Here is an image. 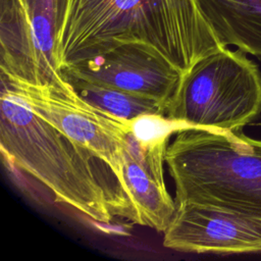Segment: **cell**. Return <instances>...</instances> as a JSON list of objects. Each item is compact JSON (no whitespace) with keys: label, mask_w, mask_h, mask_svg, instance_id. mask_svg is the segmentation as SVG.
Here are the masks:
<instances>
[{"label":"cell","mask_w":261,"mask_h":261,"mask_svg":"<svg viewBox=\"0 0 261 261\" xmlns=\"http://www.w3.org/2000/svg\"><path fill=\"white\" fill-rule=\"evenodd\" d=\"M0 149L12 166L53 195L104 225L115 217L139 224L137 210L111 168L37 115L1 80Z\"/></svg>","instance_id":"cell-1"},{"label":"cell","mask_w":261,"mask_h":261,"mask_svg":"<svg viewBox=\"0 0 261 261\" xmlns=\"http://www.w3.org/2000/svg\"><path fill=\"white\" fill-rule=\"evenodd\" d=\"M123 43L153 48L181 74L225 47L197 0H68L58 41L61 69Z\"/></svg>","instance_id":"cell-2"},{"label":"cell","mask_w":261,"mask_h":261,"mask_svg":"<svg viewBox=\"0 0 261 261\" xmlns=\"http://www.w3.org/2000/svg\"><path fill=\"white\" fill-rule=\"evenodd\" d=\"M175 205L229 210L261 220V141L242 130L184 126L165 151Z\"/></svg>","instance_id":"cell-3"},{"label":"cell","mask_w":261,"mask_h":261,"mask_svg":"<svg viewBox=\"0 0 261 261\" xmlns=\"http://www.w3.org/2000/svg\"><path fill=\"white\" fill-rule=\"evenodd\" d=\"M261 114V71L247 53L222 47L198 60L171 97L166 117L185 126L242 130Z\"/></svg>","instance_id":"cell-4"},{"label":"cell","mask_w":261,"mask_h":261,"mask_svg":"<svg viewBox=\"0 0 261 261\" xmlns=\"http://www.w3.org/2000/svg\"><path fill=\"white\" fill-rule=\"evenodd\" d=\"M68 0H0L1 74L45 86L65 76L58 41Z\"/></svg>","instance_id":"cell-5"},{"label":"cell","mask_w":261,"mask_h":261,"mask_svg":"<svg viewBox=\"0 0 261 261\" xmlns=\"http://www.w3.org/2000/svg\"><path fill=\"white\" fill-rule=\"evenodd\" d=\"M1 80L40 117L105 162L123 187V148L133 121L85 101L66 77L55 85H33L1 74ZM126 192V190H125ZM129 197V196H128Z\"/></svg>","instance_id":"cell-6"},{"label":"cell","mask_w":261,"mask_h":261,"mask_svg":"<svg viewBox=\"0 0 261 261\" xmlns=\"http://www.w3.org/2000/svg\"><path fill=\"white\" fill-rule=\"evenodd\" d=\"M62 72L149 97L166 106L182 75L160 53L141 43L119 44L92 58L66 65Z\"/></svg>","instance_id":"cell-7"},{"label":"cell","mask_w":261,"mask_h":261,"mask_svg":"<svg viewBox=\"0 0 261 261\" xmlns=\"http://www.w3.org/2000/svg\"><path fill=\"white\" fill-rule=\"evenodd\" d=\"M168 249L214 254L261 252V220L229 210L182 203L163 231Z\"/></svg>","instance_id":"cell-8"},{"label":"cell","mask_w":261,"mask_h":261,"mask_svg":"<svg viewBox=\"0 0 261 261\" xmlns=\"http://www.w3.org/2000/svg\"><path fill=\"white\" fill-rule=\"evenodd\" d=\"M171 135L142 137L132 124L123 148L124 187L137 210L139 224L162 232L176 209L165 185L163 167Z\"/></svg>","instance_id":"cell-9"},{"label":"cell","mask_w":261,"mask_h":261,"mask_svg":"<svg viewBox=\"0 0 261 261\" xmlns=\"http://www.w3.org/2000/svg\"><path fill=\"white\" fill-rule=\"evenodd\" d=\"M222 46L261 57V0H197Z\"/></svg>","instance_id":"cell-10"},{"label":"cell","mask_w":261,"mask_h":261,"mask_svg":"<svg viewBox=\"0 0 261 261\" xmlns=\"http://www.w3.org/2000/svg\"><path fill=\"white\" fill-rule=\"evenodd\" d=\"M64 76L85 101L120 119L135 121L144 117L166 116L167 106L155 99L74 76Z\"/></svg>","instance_id":"cell-11"}]
</instances>
